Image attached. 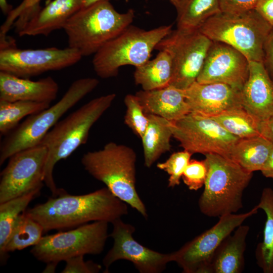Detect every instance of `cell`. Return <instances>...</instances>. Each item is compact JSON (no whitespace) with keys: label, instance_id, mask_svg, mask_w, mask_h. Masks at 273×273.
I'll return each mask as SVG.
<instances>
[{"label":"cell","instance_id":"cell-1","mask_svg":"<svg viewBox=\"0 0 273 273\" xmlns=\"http://www.w3.org/2000/svg\"><path fill=\"white\" fill-rule=\"evenodd\" d=\"M39 223L44 233L53 230L76 228L89 222L112 223L127 214L126 203L106 187L88 194L72 195L65 191L25 210Z\"/></svg>","mask_w":273,"mask_h":273},{"label":"cell","instance_id":"cell-2","mask_svg":"<svg viewBox=\"0 0 273 273\" xmlns=\"http://www.w3.org/2000/svg\"><path fill=\"white\" fill-rule=\"evenodd\" d=\"M116 97L115 94L111 93L91 100L59 120L40 143L48 150L44 183L53 196L64 191L57 187L54 179L56 164L86 143L92 127L109 108Z\"/></svg>","mask_w":273,"mask_h":273},{"label":"cell","instance_id":"cell-3","mask_svg":"<svg viewBox=\"0 0 273 273\" xmlns=\"http://www.w3.org/2000/svg\"><path fill=\"white\" fill-rule=\"evenodd\" d=\"M136 154L132 148L112 142L99 150L85 153L81 159L88 173L147 218V209L136 189Z\"/></svg>","mask_w":273,"mask_h":273},{"label":"cell","instance_id":"cell-4","mask_svg":"<svg viewBox=\"0 0 273 273\" xmlns=\"http://www.w3.org/2000/svg\"><path fill=\"white\" fill-rule=\"evenodd\" d=\"M134 16L133 9L119 13L109 1L82 8L63 26L68 47L78 51L82 57L95 54L131 25Z\"/></svg>","mask_w":273,"mask_h":273},{"label":"cell","instance_id":"cell-5","mask_svg":"<svg viewBox=\"0 0 273 273\" xmlns=\"http://www.w3.org/2000/svg\"><path fill=\"white\" fill-rule=\"evenodd\" d=\"M207 175L198 201L201 213L208 217L236 213L243 207L244 192L253 172L232 159L216 154H205Z\"/></svg>","mask_w":273,"mask_h":273},{"label":"cell","instance_id":"cell-6","mask_svg":"<svg viewBox=\"0 0 273 273\" xmlns=\"http://www.w3.org/2000/svg\"><path fill=\"white\" fill-rule=\"evenodd\" d=\"M99 83L95 78L73 81L61 99L54 105L27 117L3 140L0 147V165L14 154L40 144L60 119Z\"/></svg>","mask_w":273,"mask_h":273},{"label":"cell","instance_id":"cell-7","mask_svg":"<svg viewBox=\"0 0 273 273\" xmlns=\"http://www.w3.org/2000/svg\"><path fill=\"white\" fill-rule=\"evenodd\" d=\"M172 30L171 25L149 30L130 25L94 54L92 62L96 73L102 78H108L117 76L123 66L142 65L150 60L156 45Z\"/></svg>","mask_w":273,"mask_h":273},{"label":"cell","instance_id":"cell-8","mask_svg":"<svg viewBox=\"0 0 273 273\" xmlns=\"http://www.w3.org/2000/svg\"><path fill=\"white\" fill-rule=\"evenodd\" d=\"M272 26L254 9L240 13L220 12L199 30L213 41L227 44L249 61L262 62L263 48Z\"/></svg>","mask_w":273,"mask_h":273},{"label":"cell","instance_id":"cell-9","mask_svg":"<svg viewBox=\"0 0 273 273\" xmlns=\"http://www.w3.org/2000/svg\"><path fill=\"white\" fill-rule=\"evenodd\" d=\"M108 222L94 221L66 232L43 236L30 252L38 260L56 267L58 263L77 256L99 255L104 250Z\"/></svg>","mask_w":273,"mask_h":273},{"label":"cell","instance_id":"cell-10","mask_svg":"<svg viewBox=\"0 0 273 273\" xmlns=\"http://www.w3.org/2000/svg\"><path fill=\"white\" fill-rule=\"evenodd\" d=\"M212 40L199 30L176 29L162 39L155 50L170 55L173 74L169 85L185 89L197 80Z\"/></svg>","mask_w":273,"mask_h":273},{"label":"cell","instance_id":"cell-11","mask_svg":"<svg viewBox=\"0 0 273 273\" xmlns=\"http://www.w3.org/2000/svg\"><path fill=\"white\" fill-rule=\"evenodd\" d=\"M172 130L180 146L192 154H216L230 158L240 139L213 119L192 112L172 121Z\"/></svg>","mask_w":273,"mask_h":273},{"label":"cell","instance_id":"cell-12","mask_svg":"<svg viewBox=\"0 0 273 273\" xmlns=\"http://www.w3.org/2000/svg\"><path fill=\"white\" fill-rule=\"evenodd\" d=\"M258 209L257 205L245 213L219 217L210 229L172 252V261L176 262L185 273H208L211 258L221 242L248 218L256 214Z\"/></svg>","mask_w":273,"mask_h":273},{"label":"cell","instance_id":"cell-13","mask_svg":"<svg viewBox=\"0 0 273 273\" xmlns=\"http://www.w3.org/2000/svg\"><path fill=\"white\" fill-rule=\"evenodd\" d=\"M82 57L78 51L69 47L24 50L14 44L0 49V71L29 78L48 71L71 66Z\"/></svg>","mask_w":273,"mask_h":273},{"label":"cell","instance_id":"cell-14","mask_svg":"<svg viewBox=\"0 0 273 273\" xmlns=\"http://www.w3.org/2000/svg\"><path fill=\"white\" fill-rule=\"evenodd\" d=\"M47 155V148L39 144L9 158L1 173L0 203L41 190Z\"/></svg>","mask_w":273,"mask_h":273},{"label":"cell","instance_id":"cell-15","mask_svg":"<svg viewBox=\"0 0 273 273\" xmlns=\"http://www.w3.org/2000/svg\"><path fill=\"white\" fill-rule=\"evenodd\" d=\"M109 235L114 240L112 247L103 259L104 272H108L111 264L119 260L131 262L140 273H161L172 261L171 253H162L150 249L137 242L133 237L135 228L120 218L113 221Z\"/></svg>","mask_w":273,"mask_h":273},{"label":"cell","instance_id":"cell-16","mask_svg":"<svg viewBox=\"0 0 273 273\" xmlns=\"http://www.w3.org/2000/svg\"><path fill=\"white\" fill-rule=\"evenodd\" d=\"M249 61L241 52L213 41L197 79L200 83H223L241 90L249 72Z\"/></svg>","mask_w":273,"mask_h":273},{"label":"cell","instance_id":"cell-17","mask_svg":"<svg viewBox=\"0 0 273 273\" xmlns=\"http://www.w3.org/2000/svg\"><path fill=\"white\" fill-rule=\"evenodd\" d=\"M184 90L190 112L197 114L211 117L243 106L241 90L227 84L196 81Z\"/></svg>","mask_w":273,"mask_h":273},{"label":"cell","instance_id":"cell-18","mask_svg":"<svg viewBox=\"0 0 273 273\" xmlns=\"http://www.w3.org/2000/svg\"><path fill=\"white\" fill-rule=\"evenodd\" d=\"M241 95L243 107L260 122L273 114V81L262 62L249 61Z\"/></svg>","mask_w":273,"mask_h":273},{"label":"cell","instance_id":"cell-19","mask_svg":"<svg viewBox=\"0 0 273 273\" xmlns=\"http://www.w3.org/2000/svg\"><path fill=\"white\" fill-rule=\"evenodd\" d=\"M59 85L51 76L33 81L0 71V101H30L51 104Z\"/></svg>","mask_w":273,"mask_h":273},{"label":"cell","instance_id":"cell-20","mask_svg":"<svg viewBox=\"0 0 273 273\" xmlns=\"http://www.w3.org/2000/svg\"><path fill=\"white\" fill-rule=\"evenodd\" d=\"M83 7L82 0H53L47 3L18 33L23 36H48L63 29L67 20Z\"/></svg>","mask_w":273,"mask_h":273},{"label":"cell","instance_id":"cell-21","mask_svg":"<svg viewBox=\"0 0 273 273\" xmlns=\"http://www.w3.org/2000/svg\"><path fill=\"white\" fill-rule=\"evenodd\" d=\"M146 114H153L174 121L190 112L183 89L171 85L135 94Z\"/></svg>","mask_w":273,"mask_h":273},{"label":"cell","instance_id":"cell-22","mask_svg":"<svg viewBox=\"0 0 273 273\" xmlns=\"http://www.w3.org/2000/svg\"><path fill=\"white\" fill-rule=\"evenodd\" d=\"M250 227L240 225L228 236L215 251L208 273H240L245 268L244 252Z\"/></svg>","mask_w":273,"mask_h":273},{"label":"cell","instance_id":"cell-23","mask_svg":"<svg viewBox=\"0 0 273 273\" xmlns=\"http://www.w3.org/2000/svg\"><path fill=\"white\" fill-rule=\"evenodd\" d=\"M147 115L148 124L141 140L144 164L150 168L163 154L170 150L172 121L157 115Z\"/></svg>","mask_w":273,"mask_h":273},{"label":"cell","instance_id":"cell-24","mask_svg":"<svg viewBox=\"0 0 273 273\" xmlns=\"http://www.w3.org/2000/svg\"><path fill=\"white\" fill-rule=\"evenodd\" d=\"M173 74L171 57L165 51H160L156 57L135 67L134 79L144 90L165 87L170 85Z\"/></svg>","mask_w":273,"mask_h":273},{"label":"cell","instance_id":"cell-25","mask_svg":"<svg viewBox=\"0 0 273 273\" xmlns=\"http://www.w3.org/2000/svg\"><path fill=\"white\" fill-rule=\"evenodd\" d=\"M273 148V143L259 135L240 139L235 144L230 159L245 170L261 171Z\"/></svg>","mask_w":273,"mask_h":273},{"label":"cell","instance_id":"cell-26","mask_svg":"<svg viewBox=\"0 0 273 273\" xmlns=\"http://www.w3.org/2000/svg\"><path fill=\"white\" fill-rule=\"evenodd\" d=\"M177 29L198 30L211 17L221 12L219 0H181L175 8Z\"/></svg>","mask_w":273,"mask_h":273},{"label":"cell","instance_id":"cell-27","mask_svg":"<svg viewBox=\"0 0 273 273\" xmlns=\"http://www.w3.org/2000/svg\"><path fill=\"white\" fill-rule=\"evenodd\" d=\"M266 215L262 242L258 243L255 256L256 263L264 273H273V189H263L257 204Z\"/></svg>","mask_w":273,"mask_h":273},{"label":"cell","instance_id":"cell-28","mask_svg":"<svg viewBox=\"0 0 273 273\" xmlns=\"http://www.w3.org/2000/svg\"><path fill=\"white\" fill-rule=\"evenodd\" d=\"M44 233L41 224L25 212L18 217L13 226L10 236L1 258V263L6 262L9 252L21 250L36 245Z\"/></svg>","mask_w":273,"mask_h":273},{"label":"cell","instance_id":"cell-29","mask_svg":"<svg viewBox=\"0 0 273 273\" xmlns=\"http://www.w3.org/2000/svg\"><path fill=\"white\" fill-rule=\"evenodd\" d=\"M210 118L239 139L260 135V121L243 106L230 109Z\"/></svg>","mask_w":273,"mask_h":273},{"label":"cell","instance_id":"cell-30","mask_svg":"<svg viewBox=\"0 0 273 273\" xmlns=\"http://www.w3.org/2000/svg\"><path fill=\"white\" fill-rule=\"evenodd\" d=\"M50 106V104L30 101H0L1 136L6 135L11 132L23 118Z\"/></svg>","mask_w":273,"mask_h":273},{"label":"cell","instance_id":"cell-31","mask_svg":"<svg viewBox=\"0 0 273 273\" xmlns=\"http://www.w3.org/2000/svg\"><path fill=\"white\" fill-rule=\"evenodd\" d=\"M37 190L0 203V256L10 236L13 226L19 216L26 210L30 202L37 195Z\"/></svg>","mask_w":273,"mask_h":273},{"label":"cell","instance_id":"cell-32","mask_svg":"<svg viewBox=\"0 0 273 273\" xmlns=\"http://www.w3.org/2000/svg\"><path fill=\"white\" fill-rule=\"evenodd\" d=\"M124 102L126 107L124 123L141 139L148 124V116L135 95H127Z\"/></svg>","mask_w":273,"mask_h":273},{"label":"cell","instance_id":"cell-33","mask_svg":"<svg viewBox=\"0 0 273 273\" xmlns=\"http://www.w3.org/2000/svg\"><path fill=\"white\" fill-rule=\"evenodd\" d=\"M192 154L184 150L172 153L165 162L157 163V168L165 171L169 175L168 180L169 188H174L180 184V178Z\"/></svg>","mask_w":273,"mask_h":273},{"label":"cell","instance_id":"cell-34","mask_svg":"<svg viewBox=\"0 0 273 273\" xmlns=\"http://www.w3.org/2000/svg\"><path fill=\"white\" fill-rule=\"evenodd\" d=\"M207 167L204 160H190L182 175L184 184L191 191H197L204 186Z\"/></svg>","mask_w":273,"mask_h":273},{"label":"cell","instance_id":"cell-35","mask_svg":"<svg viewBox=\"0 0 273 273\" xmlns=\"http://www.w3.org/2000/svg\"><path fill=\"white\" fill-rule=\"evenodd\" d=\"M83 257L79 255L66 260V265L62 272L97 273L101 270V265L92 261H85Z\"/></svg>","mask_w":273,"mask_h":273},{"label":"cell","instance_id":"cell-36","mask_svg":"<svg viewBox=\"0 0 273 273\" xmlns=\"http://www.w3.org/2000/svg\"><path fill=\"white\" fill-rule=\"evenodd\" d=\"M41 0H23L16 8L13 9L8 15L7 18L1 28L0 34L6 35L20 14L26 10L37 11L41 8L40 6Z\"/></svg>","mask_w":273,"mask_h":273},{"label":"cell","instance_id":"cell-37","mask_svg":"<svg viewBox=\"0 0 273 273\" xmlns=\"http://www.w3.org/2000/svg\"><path fill=\"white\" fill-rule=\"evenodd\" d=\"M259 0H219L221 12L240 13L255 9Z\"/></svg>","mask_w":273,"mask_h":273},{"label":"cell","instance_id":"cell-38","mask_svg":"<svg viewBox=\"0 0 273 273\" xmlns=\"http://www.w3.org/2000/svg\"><path fill=\"white\" fill-rule=\"evenodd\" d=\"M262 63L273 81V26L264 43Z\"/></svg>","mask_w":273,"mask_h":273},{"label":"cell","instance_id":"cell-39","mask_svg":"<svg viewBox=\"0 0 273 273\" xmlns=\"http://www.w3.org/2000/svg\"><path fill=\"white\" fill-rule=\"evenodd\" d=\"M254 10L273 26V0H259Z\"/></svg>","mask_w":273,"mask_h":273},{"label":"cell","instance_id":"cell-40","mask_svg":"<svg viewBox=\"0 0 273 273\" xmlns=\"http://www.w3.org/2000/svg\"><path fill=\"white\" fill-rule=\"evenodd\" d=\"M259 131L261 135L273 143V114L260 122Z\"/></svg>","mask_w":273,"mask_h":273},{"label":"cell","instance_id":"cell-41","mask_svg":"<svg viewBox=\"0 0 273 273\" xmlns=\"http://www.w3.org/2000/svg\"><path fill=\"white\" fill-rule=\"evenodd\" d=\"M260 171L265 177L273 179V148Z\"/></svg>","mask_w":273,"mask_h":273},{"label":"cell","instance_id":"cell-42","mask_svg":"<svg viewBox=\"0 0 273 273\" xmlns=\"http://www.w3.org/2000/svg\"><path fill=\"white\" fill-rule=\"evenodd\" d=\"M0 8L3 14L7 15L13 10L12 6L9 4L7 0H0Z\"/></svg>","mask_w":273,"mask_h":273},{"label":"cell","instance_id":"cell-43","mask_svg":"<svg viewBox=\"0 0 273 273\" xmlns=\"http://www.w3.org/2000/svg\"><path fill=\"white\" fill-rule=\"evenodd\" d=\"M110 0H82L83 7H86L101 1H109Z\"/></svg>","mask_w":273,"mask_h":273},{"label":"cell","instance_id":"cell-44","mask_svg":"<svg viewBox=\"0 0 273 273\" xmlns=\"http://www.w3.org/2000/svg\"><path fill=\"white\" fill-rule=\"evenodd\" d=\"M168 1L171 3V4H172L175 7V8H176L178 6V5L179 4L181 0H168Z\"/></svg>","mask_w":273,"mask_h":273}]
</instances>
